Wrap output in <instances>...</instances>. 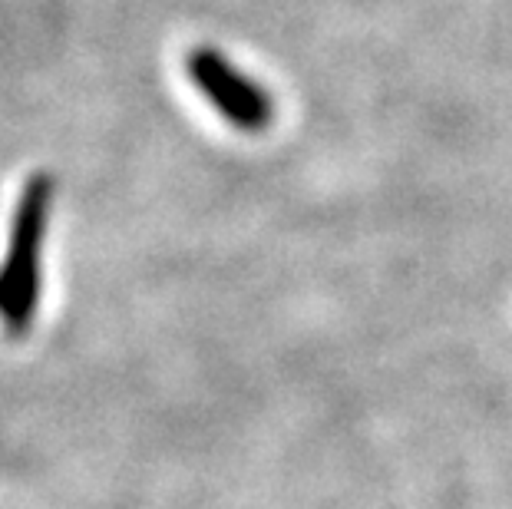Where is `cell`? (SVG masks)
<instances>
[{
	"instance_id": "cell-1",
	"label": "cell",
	"mask_w": 512,
	"mask_h": 509,
	"mask_svg": "<svg viewBox=\"0 0 512 509\" xmlns=\"http://www.w3.org/2000/svg\"><path fill=\"white\" fill-rule=\"evenodd\" d=\"M50 205L53 182L47 176H34L20 192L10 222L7 252L0 262V321L14 338L30 331L40 305V255L50 225Z\"/></svg>"
},
{
	"instance_id": "cell-2",
	"label": "cell",
	"mask_w": 512,
	"mask_h": 509,
	"mask_svg": "<svg viewBox=\"0 0 512 509\" xmlns=\"http://www.w3.org/2000/svg\"><path fill=\"white\" fill-rule=\"evenodd\" d=\"M185 70L225 123H232L242 133H261L271 126L275 103H271L268 90L252 77H245L225 53L215 47H195L185 60Z\"/></svg>"
}]
</instances>
